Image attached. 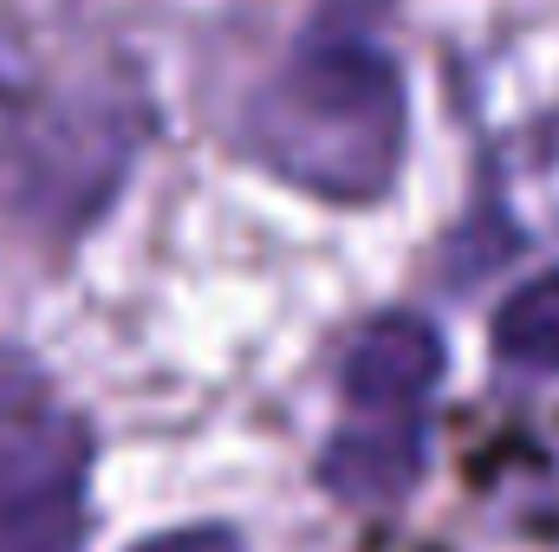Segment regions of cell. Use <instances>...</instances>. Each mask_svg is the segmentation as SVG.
Segmentation results:
<instances>
[{
	"label": "cell",
	"instance_id": "obj_1",
	"mask_svg": "<svg viewBox=\"0 0 559 552\" xmlns=\"http://www.w3.org/2000/svg\"><path fill=\"white\" fill-rule=\"evenodd\" d=\"M411 137L404 79L384 52L338 39L306 46L254 105V149L293 189L325 202H371L391 189Z\"/></svg>",
	"mask_w": 559,
	"mask_h": 552
},
{
	"label": "cell",
	"instance_id": "obj_2",
	"mask_svg": "<svg viewBox=\"0 0 559 552\" xmlns=\"http://www.w3.org/2000/svg\"><path fill=\"white\" fill-rule=\"evenodd\" d=\"M79 422L52 404L46 377L20 351H0V501L20 488L79 481Z\"/></svg>",
	"mask_w": 559,
	"mask_h": 552
},
{
	"label": "cell",
	"instance_id": "obj_3",
	"mask_svg": "<svg viewBox=\"0 0 559 552\" xmlns=\"http://www.w3.org/2000/svg\"><path fill=\"white\" fill-rule=\"evenodd\" d=\"M442 364H449V345L423 312H384L345 351V397L358 410L404 416L442 384Z\"/></svg>",
	"mask_w": 559,
	"mask_h": 552
},
{
	"label": "cell",
	"instance_id": "obj_4",
	"mask_svg": "<svg viewBox=\"0 0 559 552\" xmlns=\"http://www.w3.org/2000/svg\"><path fill=\"white\" fill-rule=\"evenodd\" d=\"M423 481V429L404 416L365 410L319 448V488L345 507H397Z\"/></svg>",
	"mask_w": 559,
	"mask_h": 552
},
{
	"label": "cell",
	"instance_id": "obj_5",
	"mask_svg": "<svg viewBox=\"0 0 559 552\" xmlns=\"http://www.w3.org/2000/svg\"><path fill=\"white\" fill-rule=\"evenodd\" d=\"M85 547V494L79 481L20 488L0 501V552H79Z\"/></svg>",
	"mask_w": 559,
	"mask_h": 552
},
{
	"label": "cell",
	"instance_id": "obj_6",
	"mask_svg": "<svg viewBox=\"0 0 559 552\" xmlns=\"http://www.w3.org/2000/svg\"><path fill=\"white\" fill-rule=\"evenodd\" d=\"M495 358L514 371L559 377V274L514 286L495 312Z\"/></svg>",
	"mask_w": 559,
	"mask_h": 552
},
{
	"label": "cell",
	"instance_id": "obj_7",
	"mask_svg": "<svg viewBox=\"0 0 559 552\" xmlns=\"http://www.w3.org/2000/svg\"><path fill=\"white\" fill-rule=\"evenodd\" d=\"M131 552H241V533L228 527H169V533H150Z\"/></svg>",
	"mask_w": 559,
	"mask_h": 552
}]
</instances>
